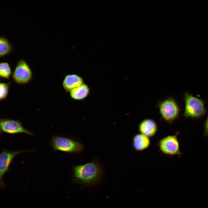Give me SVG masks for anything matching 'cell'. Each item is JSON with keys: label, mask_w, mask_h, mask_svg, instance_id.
Here are the masks:
<instances>
[{"label": "cell", "mask_w": 208, "mask_h": 208, "mask_svg": "<svg viewBox=\"0 0 208 208\" xmlns=\"http://www.w3.org/2000/svg\"><path fill=\"white\" fill-rule=\"evenodd\" d=\"M33 151L29 150L11 151L5 148L0 153V188L3 189L6 187V185L3 181V177L8 171L10 165L16 156L21 153Z\"/></svg>", "instance_id": "8992f818"}, {"label": "cell", "mask_w": 208, "mask_h": 208, "mask_svg": "<svg viewBox=\"0 0 208 208\" xmlns=\"http://www.w3.org/2000/svg\"><path fill=\"white\" fill-rule=\"evenodd\" d=\"M138 129L141 134L149 138L154 136L156 133L158 129L156 122L150 118L142 120L139 125Z\"/></svg>", "instance_id": "30bf717a"}, {"label": "cell", "mask_w": 208, "mask_h": 208, "mask_svg": "<svg viewBox=\"0 0 208 208\" xmlns=\"http://www.w3.org/2000/svg\"><path fill=\"white\" fill-rule=\"evenodd\" d=\"M12 74L10 64L7 62H0V77L2 79H9Z\"/></svg>", "instance_id": "5bb4252c"}, {"label": "cell", "mask_w": 208, "mask_h": 208, "mask_svg": "<svg viewBox=\"0 0 208 208\" xmlns=\"http://www.w3.org/2000/svg\"><path fill=\"white\" fill-rule=\"evenodd\" d=\"M0 133L11 135L23 133L33 135L31 132L24 127L19 120L3 118H0Z\"/></svg>", "instance_id": "52a82bcc"}, {"label": "cell", "mask_w": 208, "mask_h": 208, "mask_svg": "<svg viewBox=\"0 0 208 208\" xmlns=\"http://www.w3.org/2000/svg\"><path fill=\"white\" fill-rule=\"evenodd\" d=\"M74 179L81 183L90 185L96 182L100 178L102 170L95 161L73 167Z\"/></svg>", "instance_id": "6da1fadb"}, {"label": "cell", "mask_w": 208, "mask_h": 208, "mask_svg": "<svg viewBox=\"0 0 208 208\" xmlns=\"http://www.w3.org/2000/svg\"><path fill=\"white\" fill-rule=\"evenodd\" d=\"M90 89L88 86L83 83L71 90L69 92L71 98L74 100L80 101L87 97L89 94Z\"/></svg>", "instance_id": "7c38bea8"}, {"label": "cell", "mask_w": 208, "mask_h": 208, "mask_svg": "<svg viewBox=\"0 0 208 208\" xmlns=\"http://www.w3.org/2000/svg\"><path fill=\"white\" fill-rule=\"evenodd\" d=\"M33 77L31 69L27 63L22 59L20 60L12 74L13 80L18 84H26L31 81Z\"/></svg>", "instance_id": "5b68a950"}, {"label": "cell", "mask_w": 208, "mask_h": 208, "mask_svg": "<svg viewBox=\"0 0 208 208\" xmlns=\"http://www.w3.org/2000/svg\"><path fill=\"white\" fill-rule=\"evenodd\" d=\"M159 148L164 153L169 155H180L179 142L177 134L166 136L161 139L159 143Z\"/></svg>", "instance_id": "ba28073f"}, {"label": "cell", "mask_w": 208, "mask_h": 208, "mask_svg": "<svg viewBox=\"0 0 208 208\" xmlns=\"http://www.w3.org/2000/svg\"><path fill=\"white\" fill-rule=\"evenodd\" d=\"M204 129V136H208V115L205 122Z\"/></svg>", "instance_id": "2e32d148"}, {"label": "cell", "mask_w": 208, "mask_h": 208, "mask_svg": "<svg viewBox=\"0 0 208 208\" xmlns=\"http://www.w3.org/2000/svg\"><path fill=\"white\" fill-rule=\"evenodd\" d=\"M150 143L149 138L141 133L135 135L133 138V146L137 151H142L146 149Z\"/></svg>", "instance_id": "8fae6325"}, {"label": "cell", "mask_w": 208, "mask_h": 208, "mask_svg": "<svg viewBox=\"0 0 208 208\" xmlns=\"http://www.w3.org/2000/svg\"><path fill=\"white\" fill-rule=\"evenodd\" d=\"M11 82L3 83L0 82V101L5 99L8 94Z\"/></svg>", "instance_id": "9a60e30c"}, {"label": "cell", "mask_w": 208, "mask_h": 208, "mask_svg": "<svg viewBox=\"0 0 208 208\" xmlns=\"http://www.w3.org/2000/svg\"><path fill=\"white\" fill-rule=\"evenodd\" d=\"M14 50V47L9 40L0 36V58L10 54Z\"/></svg>", "instance_id": "4fadbf2b"}, {"label": "cell", "mask_w": 208, "mask_h": 208, "mask_svg": "<svg viewBox=\"0 0 208 208\" xmlns=\"http://www.w3.org/2000/svg\"><path fill=\"white\" fill-rule=\"evenodd\" d=\"M184 99V116L185 118H198L201 117L206 113L204 102L203 99L193 96L187 92L185 93Z\"/></svg>", "instance_id": "3957f363"}, {"label": "cell", "mask_w": 208, "mask_h": 208, "mask_svg": "<svg viewBox=\"0 0 208 208\" xmlns=\"http://www.w3.org/2000/svg\"><path fill=\"white\" fill-rule=\"evenodd\" d=\"M83 83V80L81 77L75 74H68L65 76L62 85L65 91L68 92Z\"/></svg>", "instance_id": "9c48e42d"}, {"label": "cell", "mask_w": 208, "mask_h": 208, "mask_svg": "<svg viewBox=\"0 0 208 208\" xmlns=\"http://www.w3.org/2000/svg\"><path fill=\"white\" fill-rule=\"evenodd\" d=\"M53 150L69 153H79L83 151L84 146L81 143L70 138L55 135L51 141Z\"/></svg>", "instance_id": "7a4b0ae2"}, {"label": "cell", "mask_w": 208, "mask_h": 208, "mask_svg": "<svg viewBox=\"0 0 208 208\" xmlns=\"http://www.w3.org/2000/svg\"><path fill=\"white\" fill-rule=\"evenodd\" d=\"M160 113L165 120L171 122L179 115V107L173 98H168L161 102L158 105Z\"/></svg>", "instance_id": "277c9868"}]
</instances>
